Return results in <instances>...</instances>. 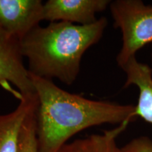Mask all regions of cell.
I'll list each match as a JSON object with an SVG mask.
<instances>
[{"label":"cell","mask_w":152,"mask_h":152,"mask_svg":"<svg viewBox=\"0 0 152 152\" xmlns=\"http://www.w3.org/2000/svg\"><path fill=\"white\" fill-rule=\"evenodd\" d=\"M37 96V134L39 152H58L70 138L85 129L134 121L133 104L93 100L30 73Z\"/></svg>","instance_id":"cell-1"},{"label":"cell","mask_w":152,"mask_h":152,"mask_svg":"<svg viewBox=\"0 0 152 152\" xmlns=\"http://www.w3.org/2000/svg\"><path fill=\"white\" fill-rule=\"evenodd\" d=\"M107 26L108 20L102 17L85 26L60 21L37 26L20 40L28 71L37 77L73 85L83 55L99 42Z\"/></svg>","instance_id":"cell-2"},{"label":"cell","mask_w":152,"mask_h":152,"mask_svg":"<svg viewBox=\"0 0 152 152\" xmlns=\"http://www.w3.org/2000/svg\"><path fill=\"white\" fill-rule=\"evenodd\" d=\"M109 9L113 27L122 34V46L116 56L122 68L138 51L152 44V4L142 0H115Z\"/></svg>","instance_id":"cell-3"},{"label":"cell","mask_w":152,"mask_h":152,"mask_svg":"<svg viewBox=\"0 0 152 152\" xmlns=\"http://www.w3.org/2000/svg\"><path fill=\"white\" fill-rule=\"evenodd\" d=\"M41 0H0V33L21 40L43 20Z\"/></svg>","instance_id":"cell-4"},{"label":"cell","mask_w":152,"mask_h":152,"mask_svg":"<svg viewBox=\"0 0 152 152\" xmlns=\"http://www.w3.org/2000/svg\"><path fill=\"white\" fill-rule=\"evenodd\" d=\"M110 0H48L43 4V20L90 25L96 14L109 7Z\"/></svg>","instance_id":"cell-5"},{"label":"cell","mask_w":152,"mask_h":152,"mask_svg":"<svg viewBox=\"0 0 152 152\" xmlns=\"http://www.w3.org/2000/svg\"><path fill=\"white\" fill-rule=\"evenodd\" d=\"M20 41L0 33V85H14L20 94L35 93L30 73L23 63Z\"/></svg>","instance_id":"cell-6"},{"label":"cell","mask_w":152,"mask_h":152,"mask_svg":"<svg viewBox=\"0 0 152 152\" xmlns=\"http://www.w3.org/2000/svg\"><path fill=\"white\" fill-rule=\"evenodd\" d=\"M122 69L126 75L123 88L133 85L139 90L137 103L134 105L132 116L134 118L140 117L152 124V72L150 66L134 57Z\"/></svg>","instance_id":"cell-7"},{"label":"cell","mask_w":152,"mask_h":152,"mask_svg":"<svg viewBox=\"0 0 152 152\" xmlns=\"http://www.w3.org/2000/svg\"><path fill=\"white\" fill-rule=\"evenodd\" d=\"M14 111L0 114V152H18L20 129L30 110L37 104L36 93L19 94Z\"/></svg>","instance_id":"cell-8"},{"label":"cell","mask_w":152,"mask_h":152,"mask_svg":"<svg viewBox=\"0 0 152 152\" xmlns=\"http://www.w3.org/2000/svg\"><path fill=\"white\" fill-rule=\"evenodd\" d=\"M130 122L125 121L116 128L104 131L102 134H92L83 139V152H116L118 147L115 140Z\"/></svg>","instance_id":"cell-9"},{"label":"cell","mask_w":152,"mask_h":152,"mask_svg":"<svg viewBox=\"0 0 152 152\" xmlns=\"http://www.w3.org/2000/svg\"><path fill=\"white\" fill-rule=\"evenodd\" d=\"M37 104L30 110L23 123L19 137L18 152H39L37 134Z\"/></svg>","instance_id":"cell-10"},{"label":"cell","mask_w":152,"mask_h":152,"mask_svg":"<svg viewBox=\"0 0 152 152\" xmlns=\"http://www.w3.org/2000/svg\"><path fill=\"white\" fill-rule=\"evenodd\" d=\"M123 152H152V140L146 136L134 138L121 148Z\"/></svg>","instance_id":"cell-11"},{"label":"cell","mask_w":152,"mask_h":152,"mask_svg":"<svg viewBox=\"0 0 152 152\" xmlns=\"http://www.w3.org/2000/svg\"><path fill=\"white\" fill-rule=\"evenodd\" d=\"M83 139L77 140L70 144H66L58 152H83Z\"/></svg>","instance_id":"cell-12"},{"label":"cell","mask_w":152,"mask_h":152,"mask_svg":"<svg viewBox=\"0 0 152 152\" xmlns=\"http://www.w3.org/2000/svg\"><path fill=\"white\" fill-rule=\"evenodd\" d=\"M149 66H150V68H151V72H152V53H151V65H150Z\"/></svg>","instance_id":"cell-13"},{"label":"cell","mask_w":152,"mask_h":152,"mask_svg":"<svg viewBox=\"0 0 152 152\" xmlns=\"http://www.w3.org/2000/svg\"><path fill=\"white\" fill-rule=\"evenodd\" d=\"M116 152H123V151L121 150V148L118 147V149H117V150H116Z\"/></svg>","instance_id":"cell-14"}]
</instances>
